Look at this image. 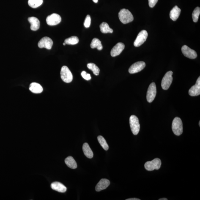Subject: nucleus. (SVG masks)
Segmentation results:
<instances>
[{
	"instance_id": "1",
	"label": "nucleus",
	"mask_w": 200,
	"mask_h": 200,
	"mask_svg": "<svg viewBox=\"0 0 200 200\" xmlns=\"http://www.w3.org/2000/svg\"><path fill=\"white\" fill-rule=\"evenodd\" d=\"M118 15L120 20L124 24H127L133 21V16L128 9H121Z\"/></svg>"
},
{
	"instance_id": "2",
	"label": "nucleus",
	"mask_w": 200,
	"mask_h": 200,
	"mask_svg": "<svg viewBox=\"0 0 200 200\" xmlns=\"http://www.w3.org/2000/svg\"><path fill=\"white\" fill-rule=\"evenodd\" d=\"M172 130L176 136H180L183 133V124L181 119L179 117L175 118L172 124Z\"/></svg>"
},
{
	"instance_id": "3",
	"label": "nucleus",
	"mask_w": 200,
	"mask_h": 200,
	"mask_svg": "<svg viewBox=\"0 0 200 200\" xmlns=\"http://www.w3.org/2000/svg\"><path fill=\"white\" fill-rule=\"evenodd\" d=\"M61 79L64 82L70 83L73 80V75L67 66H63L61 68Z\"/></svg>"
},
{
	"instance_id": "4",
	"label": "nucleus",
	"mask_w": 200,
	"mask_h": 200,
	"mask_svg": "<svg viewBox=\"0 0 200 200\" xmlns=\"http://www.w3.org/2000/svg\"><path fill=\"white\" fill-rule=\"evenodd\" d=\"M130 123L132 133L135 135H138L139 132L140 126L137 117L134 115H132L130 118Z\"/></svg>"
},
{
	"instance_id": "5",
	"label": "nucleus",
	"mask_w": 200,
	"mask_h": 200,
	"mask_svg": "<svg viewBox=\"0 0 200 200\" xmlns=\"http://www.w3.org/2000/svg\"><path fill=\"white\" fill-rule=\"evenodd\" d=\"M161 165V161L159 158H155L151 161H148L145 163V168L148 171H153L155 169H160Z\"/></svg>"
},
{
	"instance_id": "6",
	"label": "nucleus",
	"mask_w": 200,
	"mask_h": 200,
	"mask_svg": "<svg viewBox=\"0 0 200 200\" xmlns=\"http://www.w3.org/2000/svg\"><path fill=\"white\" fill-rule=\"evenodd\" d=\"M173 72L169 71L165 74L163 77L161 83V86L164 90H168L171 86L173 81Z\"/></svg>"
},
{
	"instance_id": "7",
	"label": "nucleus",
	"mask_w": 200,
	"mask_h": 200,
	"mask_svg": "<svg viewBox=\"0 0 200 200\" xmlns=\"http://www.w3.org/2000/svg\"><path fill=\"white\" fill-rule=\"evenodd\" d=\"M157 87L154 82L151 83L149 85L147 92L146 99L148 102L151 103L155 99L157 94Z\"/></svg>"
},
{
	"instance_id": "8",
	"label": "nucleus",
	"mask_w": 200,
	"mask_h": 200,
	"mask_svg": "<svg viewBox=\"0 0 200 200\" xmlns=\"http://www.w3.org/2000/svg\"><path fill=\"white\" fill-rule=\"evenodd\" d=\"M148 34L145 30H142L139 33L137 37L134 42L135 47H139L146 41L147 38Z\"/></svg>"
},
{
	"instance_id": "9",
	"label": "nucleus",
	"mask_w": 200,
	"mask_h": 200,
	"mask_svg": "<svg viewBox=\"0 0 200 200\" xmlns=\"http://www.w3.org/2000/svg\"><path fill=\"white\" fill-rule=\"evenodd\" d=\"M145 66V63L143 61L136 62L132 64L129 69V72L131 74L138 73L142 70Z\"/></svg>"
},
{
	"instance_id": "10",
	"label": "nucleus",
	"mask_w": 200,
	"mask_h": 200,
	"mask_svg": "<svg viewBox=\"0 0 200 200\" xmlns=\"http://www.w3.org/2000/svg\"><path fill=\"white\" fill-rule=\"evenodd\" d=\"M47 24L50 26H55L59 24L61 21V18L59 15L53 13L48 16L46 19Z\"/></svg>"
},
{
	"instance_id": "11",
	"label": "nucleus",
	"mask_w": 200,
	"mask_h": 200,
	"mask_svg": "<svg viewBox=\"0 0 200 200\" xmlns=\"http://www.w3.org/2000/svg\"><path fill=\"white\" fill-rule=\"evenodd\" d=\"M53 45L52 40L49 37H44L41 39L38 43L39 48H45L47 49H50Z\"/></svg>"
},
{
	"instance_id": "12",
	"label": "nucleus",
	"mask_w": 200,
	"mask_h": 200,
	"mask_svg": "<svg viewBox=\"0 0 200 200\" xmlns=\"http://www.w3.org/2000/svg\"><path fill=\"white\" fill-rule=\"evenodd\" d=\"M183 54L186 57L190 59H195L197 57V54L194 50L191 49L187 45H184L182 48Z\"/></svg>"
},
{
	"instance_id": "13",
	"label": "nucleus",
	"mask_w": 200,
	"mask_h": 200,
	"mask_svg": "<svg viewBox=\"0 0 200 200\" xmlns=\"http://www.w3.org/2000/svg\"><path fill=\"white\" fill-rule=\"evenodd\" d=\"M189 94L192 97L199 95L200 94V77L197 80L196 84L189 90Z\"/></svg>"
},
{
	"instance_id": "14",
	"label": "nucleus",
	"mask_w": 200,
	"mask_h": 200,
	"mask_svg": "<svg viewBox=\"0 0 200 200\" xmlns=\"http://www.w3.org/2000/svg\"><path fill=\"white\" fill-rule=\"evenodd\" d=\"M125 45L123 43H118L111 50V54L112 56L115 57L121 54L125 48Z\"/></svg>"
},
{
	"instance_id": "15",
	"label": "nucleus",
	"mask_w": 200,
	"mask_h": 200,
	"mask_svg": "<svg viewBox=\"0 0 200 200\" xmlns=\"http://www.w3.org/2000/svg\"><path fill=\"white\" fill-rule=\"evenodd\" d=\"M110 184V181L108 179H102L96 185L95 190L97 192H100L108 188Z\"/></svg>"
},
{
	"instance_id": "16",
	"label": "nucleus",
	"mask_w": 200,
	"mask_h": 200,
	"mask_svg": "<svg viewBox=\"0 0 200 200\" xmlns=\"http://www.w3.org/2000/svg\"><path fill=\"white\" fill-rule=\"evenodd\" d=\"M28 21L31 23V29L33 31L37 30L40 27V21L38 19L34 17H29Z\"/></svg>"
},
{
	"instance_id": "17",
	"label": "nucleus",
	"mask_w": 200,
	"mask_h": 200,
	"mask_svg": "<svg viewBox=\"0 0 200 200\" xmlns=\"http://www.w3.org/2000/svg\"><path fill=\"white\" fill-rule=\"evenodd\" d=\"M51 187L53 190L61 193H64L67 191V188L63 184L59 182L52 183L51 185Z\"/></svg>"
},
{
	"instance_id": "18",
	"label": "nucleus",
	"mask_w": 200,
	"mask_h": 200,
	"mask_svg": "<svg viewBox=\"0 0 200 200\" xmlns=\"http://www.w3.org/2000/svg\"><path fill=\"white\" fill-rule=\"evenodd\" d=\"M181 9L175 6L172 9L170 13V17L173 21H176L180 15Z\"/></svg>"
},
{
	"instance_id": "19",
	"label": "nucleus",
	"mask_w": 200,
	"mask_h": 200,
	"mask_svg": "<svg viewBox=\"0 0 200 200\" xmlns=\"http://www.w3.org/2000/svg\"><path fill=\"white\" fill-rule=\"evenodd\" d=\"M29 90L34 94H40L43 91V88L39 83L34 82L31 83Z\"/></svg>"
},
{
	"instance_id": "20",
	"label": "nucleus",
	"mask_w": 200,
	"mask_h": 200,
	"mask_svg": "<svg viewBox=\"0 0 200 200\" xmlns=\"http://www.w3.org/2000/svg\"><path fill=\"white\" fill-rule=\"evenodd\" d=\"M83 151L84 155L86 156L88 158H92L94 156V154L92 150L89 147V145L88 143H85L83 145Z\"/></svg>"
},
{
	"instance_id": "21",
	"label": "nucleus",
	"mask_w": 200,
	"mask_h": 200,
	"mask_svg": "<svg viewBox=\"0 0 200 200\" xmlns=\"http://www.w3.org/2000/svg\"><path fill=\"white\" fill-rule=\"evenodd\" d=\"M65 163L67 166L72 169H75L77 168L76 162L72 157H68L65 160Z\"/></svg>"
},
{
	"instance_id": "22",
	"label": "nucleus",
	"mask_w": 200,
	"mask_h": 200,
	"mask_svg": "<svg viewBox=\"0 0 200 200\" xmlns=\"http://www.w3.org/2000/svg\"><path fill=\"white\" fill-rule=\"evenodd\" d=\"M90 46L91 48H97V50H102L103 49V46H102L101 42L97 38H94V39H93Z\"/></svg>"
},
{
	"instance_id": "23",
	"label": "nucleus",
	"mask_w": 200,
	"mask_h": 200,
	"mask_svg": "<svg viewBox=\"0 0 200 200\" xmlns=\"http://www.w3.org/2000/svg\"><path fill=\"white\" fill-rule=\"evenodd\" d=\"M100 31L103 34L112 33L113 30L110 28L108 23L105 22L102 23L100 25Z\"/></svg>"
},
{
	"instance_id": "24",
	"label": "nucleus",
	"mask_w": 200,
	"mask_h": 200,
	"mask_svg": "<svg viewBox=\"0 0 200 200\" xmlns=\"http://www.w3.org/2000/svg\"><path fill=\"white\" fill-rule=\"evenodd\" d=\"M79 42V39L78 37H76V36H72L64 40V43L67 45H76Z\"/></svg>"
},
{
	"instance_id": "25",
	"label": "nucleus",
	"mask_w": 200,
	"mask_h": 200,
	"mask_svg": "<svg viewBox=\"0 0 200 200\" xmlns=\"http://www.w3.org/2000/svg\"><path fill=\"white\" fill-rule=\"evenodd\" d=\"M43 2V0H29L28 4L31 7L36 8L41 5Z\"/></svg>"
},
{
	"instance_id": "26",
	"label": "nucleus",
	"mask_w": 200,
	"mask_h": 200,
	"mask_svg": "<svg viewBox=\"0 0 200 200\" xmlns=\"http://www.w3.org/2000/svg\"><path fill=\"white\" fill-rule=\"evenodd\" d=\"M87 67L88 69L92 71L94 75L97 76L99 75L100 72V69L93 63H89L88 64Z\"/></svg>"
},
{
	"instance_id": "27",
	"label": "nucleus",
	"mask_w": 200,
	"mask_h": 200,
	"mask_svg": "<svg viewBox=\"0 0 200 200\" xmlns=\"http://www.w3.org/2000/svg\"><path fill=\"white\" fill-rule=\"evenodd\" d=\"M97 140L103 148L105 151H108L109 147L105 138L102 136H99L97 137Z\"/></svg>"
},
{
	"instance_id": "28",
	"label": "nucleus",
	"mask_w": 200,
	"mask_h": 200,
	"mask_svg": "<svg viewBox=\"0 0 200 200\" xmlns=\"http://www.w3.org/2000/svg\"><path fill=\"white\" fill-rule=\"evenodd\" d=\"M200 14V8L199 7L195 8L192 14V18L193 21L194 22H197L198 21V19Z\"/></svg>"
},
{
	"instance_id": "29",
	"label": "nucleus",
	"mask_w": 200,
	"mask_h": 200,
	"mask_svg": "<svg viewBox=\"0 0 200 200\" xmlns=\"http://www.w3.org/2000/svg\"><path fill=\"white\" fill-rule=\"evenodd\" d=\"M91 23V18L90 16L87 15L85 19L84 22V25L85 27L86 28H89L90 26Z\"/></svg>"
},
{
	"instance_id": "30",
	"label": "nucleus",
	"mask_w": 200,
	"mask_h": 200,
	"mask_svg": "<svg viewBox=\"0 0 200 200\" xmlns=\"http://www.w3.org/2000/svg\"><path fill=\"white\" fill-rule=\"evenodd\" d=\"M81 75L83 78H84L85 79L87 80V81H89V80L91 79V77L90 74H89V73H86V72L85 71L82 72L81 73Z\"/></svg>"
},
{
	"instance_id": "31",
	"label": "nucleus",
	"mask_w": 200,
	"mask_h": 200,
	"mask_svg": "<svg viewBox=\"0 0 200 200\" xmlns=\"http://www.w3.org/2000/svg\"><path fill=\"white\" fill-rule=\"evenodd\" d=\"M158 0H148L149 5L151 7H153L157 4Z\"/></svg>"
},
{
	"instance_id": "32",
	"label": "nucleus",
	"mask_w": 200,
	"mask_h": 200,
	"mask_svg": "<svg viewBox=\"0 0 200 200\" xmlns=\"http://www.w3.org/2000/svg\"><path fill=\"white\" fill-rule=\"evenodd\" d=\"M141 199H138V198H130V199H126V200H140Z\"/></svg>"
},
{
	"instance_id": "33",
	"label": "nucleus",
	"mask_w": 200,
	"mask_h": 200,
	"mask_svg": "<svg viewBox=\"0 0 200 200\" xmlns=\"http://www.w3.org/2000/svg\"><path fill=\"white\" fill-rule=\"evenodd\" d=\"M167 200L168 199L166 198H160V199H159V200Z\"/></svg>"
},
{
	"instance_id": "34",
	"label": "nucleus",
	"mask_w": 200,
	"mask_h": 200,
	"mask_svg": "<svg viewBox=\"0 0 200 200\" xmlns=\"http://www.w3.org/2000/svg\"><path fill=\"white\" fill-rule=\"evenodd\" d=\"M95 3H97L98 2V0H92Z\"/></svg>"
},
{
	"instance_id": "35",
	"label": "nucleus",
	"mask_w": 200,
	"mask_h": 200,
	"mask_svg": "<svg viewBox=\"0 0 200 200\" xmlns=\"http://www.w3.org/2000/svg\"><path fill=\"white\" fill-rule=\"evenodd\" d=\"M66 45V44L65 43H64H64H63V45H64V46H65Z\"/></svg>"
},
{
	"instance_id": "36",
	"label": "nucleus",
	"mask_w": 200,
	"mask_h": 200,
	"mask_svg": "<svg viewBox=\"0 0 200 200\" xmlns=\"http://www.w3.org/2000/svg\"><path fill=\"white\" fill-rule=\"evenodd\" d=\"M199 126H200V121L199 122Z\"/></svg>"
}]
</instances>
